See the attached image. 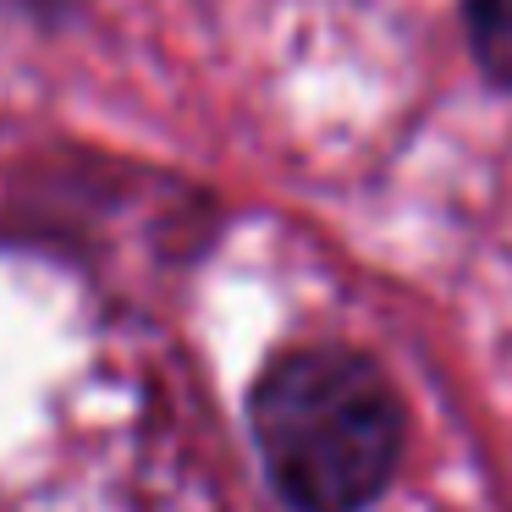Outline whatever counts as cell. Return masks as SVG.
<instances>
[{"instance_id": "cell-1", "label": "cell", "mask_w": 512, "mask_h": 512, "mask_svg": "<svg viewBox=\"0 0 512 512\" xmlns=\"http://www.w3.org/2000/svg\"><path fill=\"white\" fill-rule=\"evenodd\" d=\"M265 474L292 512H364L402 457V402L369 358L298 347L248 402Z\"/></svg>"}, {"instance_id": "cell-2", "label": "cell", "mask_w": 512, "mask_h": 512, "mask_svg": "<svg viewBox=\"0 0 512 512\" xmlns=\"http://www.w3.org/2000/svg\"><path fill=\"white\" fill-rule=\"evenodd\" d=\"M474 56L501 89H512V0H468Z\"/></svg>"}]
</instances>
